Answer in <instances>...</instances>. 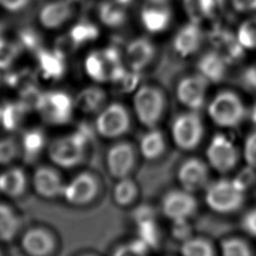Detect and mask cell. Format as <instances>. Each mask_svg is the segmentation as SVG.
I'll list each match as a JSON object with an SVG mask.
<instances>
[{
    "mask_svg": "<svg viewBox=\"0 0 256 256\" xmlns=\"http://www.w3.org/2000/svg\"><path fill=\"white\" fill-rule=\"evenodd\" d=\"M133 104L139 121L151 129L155 128L163 118L167 99L159 86L144 84L135 93Z\"/></svg>",
    "mask_w": 256,
    "mask_h": 256,
    "instance_id": "obj_1",
    "label": "cell"
},
{
    "mask_svg": "<svg viewBox=\"0 0 256 256\" xmlns=\"http://www.w3.org/2000/svg\"><path fill=\"white\" fill-rule=\"evenodd\" d=\"M245 200V190L233 179H220L206 187L205 201L217 213L228 214L240 209Z\"/></svg>",
    "mask_w": 256,
    "mask_h": 256,
    "instance_id": "obj_2",
    "label": "cell"
},
{
    "mask_svg": "<svg viewBox=\"0 0 256 256\" xmlns=\"http://www.w3.org/2000/svg\"><path fill=\"white\" fill-rule=\"evenodd\" d=\"M208 113L215 124L221 127H236L246 117V109L241 98L234 92H219L208 106Z\"/></svg>",
    "mask_w": 256,
    "mask_h": 256,
    "instance_id": "obj_3",
    "label": "cell"
},
{
    "mask_svg": "<svg viewBox=\"0 0 256 256\" xmlns=\"http://www.w3.org/2000/svg\"><path fill=\"white\" fill-rule=\"evenodd\" d=\"M50 160L62 168H73L81 164L86 155L85 140L76 131L70 135L57 138L48 148Z\"/></svg>",
    "mask_w": 256,
    "mask_h": 256,
    "instance_id": "obj_4",
    "label": "cell"
},
{
    "mask_svg": "<svg viewBox=\"0 0 256 256\" xmlns=\"http://www.w3.org/2000/svg\"><path fill=\"white\" fill-rule=\"evenodd\" d=\"M172 138L176 146L182 150H193L201 142L204 135V126L196 111L178 114L171 126Z\"/></svg>",
    "mask_w": 256,
    "mask_h": 256,
    "instance_id": "obj_5",
    "label": "cell"
},
{
    "mask_svg": "<svg viewBox=\"0 0 256 256\" xmlns=\"http://www.w3.org/2000/svg\"><path fill=\"white\" fill-rule=\"evenodd\" d=\"M131 127V118L127 108L120 103H112L103 108L96 119L95 128L105 138H117Z\"/></svg>",
    "mask_w": 256,
    "mask_h": 256,
    "instance_id": "obj_6",
    "label": "cell"
},
{
    "mask_svg": "<svg viewBox=\"0 0 256 256\" xmlns=\"http://www.w3.org/2000/svg\"><path fill=\"white\" fill-rule=\"evenodd\" d=\"M75 103L64 91H48L44 93L40 112L44 122L51 125H63L71 121Z\"/></svg>",
    "mask_w": 256,
    "mask_h": 256,
    "instance_id": "obj_7",
    "label": "cell"
},
{
    "mask_svg": "<svg viewBox=\"0 0 256 256\" xmlns=\"http://www.w3.org/2000/svg\"><path fill=\"white\" fill-rule=\"evenodd\" d=\"M207 160L210 166L220 172L231 171L237 164L239 152L231 140L223 134H216L212 137L207 150Z\"/></svg>",
    "mask_w": 256,
    "mask_h": 256,
    "instance_id": "obj_8",
    "label": "cell"
},
{
    "mask_svg": "<svg viewBox=\"0 0 256 256\" xmlns=\"http://www.w3.org/2000/svg\"><path fill=\"white\" fill-rule=\"evenodd\" d=\"M208 82L209 81L200 73L182 78L176 89L179 102L192 111H197L202 108L205 103Z\"/></svg>",
    "mask_w": 256,
    "mask_h": 256,
    "instance_id": "obj_9",
    "label": "cell"
},
{
    "mask_svg": "<svg viewBox=\"0 0 256 256\" xmlns=\"http://www.w3.org/2000/svg\"><path fill=\"white\" fill-rule=\"evenodd\" d=\"M99 191V182L90 172H81L68 184H65L63 195L73 205H85L95 199Z\"/></svg>",
    "mask_w": 256,
    "mask_h": 256,
    "instance_id": "obj_10",
    "label": "cell"
},
{
    "mask_svg": "<svg viewBox=\"0 0 256 256\" xmlns=\"http://www.w3.org/2000/svg\"><path fill=\"white\" fill-rule=\"evenodd\" d=\"M135 148L131 143L126 141L113 144L106 155L108 171L117 179L128 176L135 165Z\"/></svg>",
    "mask_w": 256,
    "mask_h": 256,
    "instance_id": "obj_11",
    "label": "cell"
},
{
    "mask_svg": "<svg viewBox=\"0 0 256 256\" xmlns=\"http://www.w3.org/2000/svg\"><path fill=\"white\" fill-rule=\"evenodd\" d=\"M197 209V201L191 192L184 189L168 192L162 200V211L172 221L186 220Z\"/></svg>",
    "mask_w": 256,
    "mask_h": 256,
    "instance_id": "obj_12",
    "label": "cell"
},
{
    "mask_svg": "<svg viewBox=\"0 0 256 256\" xmlns=\"http://www.w3.org/2000/svg\"><path fill=\"white\" fill-rule=\"evenodd\" d=\"M141 22L151 33H159L168 28L172 13L167 0H148L141 10Z\"/></svg>",
    "mask_w": 256,
    "mask_h": 256,
    "instance_id": "obj_13",
    "label": "cell"
},
{
    "mask_svg": "<svg viewBox=\"0 0 256 256\" xmlns=\"http://www.w3.org/2000/svg\"><path fill=\"white\" fill-rule=\"evenodd\" d=\"M209 37L214 50L221 55L227 64H233L242 59L244 47L231 31L225 28L214 27Z\"/></svg>",
    "mask_w": 256,
    "mask_h": 256,
    "instance_id": "obj_14",
    "label": "cell"
},
{
    "mask_svg": "<svg viewBox=\"0 0 256 256\" xmlns=\"http://www.w3.org/2000/svg\"><path fill=\"white\" fill-rule=\"evenodd\" d=\"M177 177L182 188L192 193L207 184L208 167L198 158H189L179 167Z\"/></svg>",
    "mask_w": 256,
    "mask_h": 256,
    "instance_id": "obj_15",
    "label": "cell"
},
{
    "mask_svg": "<svg viewBox=\"0 0 256 256\" xmlns=\"http://www.w3.org/2000/svg\"><path fill=\"white\" fill-rule=\"evenodd\" d=\"M156 55V48L152 41L139 37L130 41L125 50V61L130 70L140 72L148 67Z\"/></svg>",
    "mask_w": 256,
    "mask_h": 256,
    "instance_id": "obj_16",
    "label": "cell"
},
{
    "mask_svg": "<svg viewBox=\"0 0 256 256\" xmlns=\"http://www.w3.org/2000/svg\"><path fill=\"white\" fill-rule=\"evenodd\" d=\"M21 247L29 256H49L56 248V241L48 230L35 227L23 234Z\"/></svg>",
    "mask_w": 256,
    "mask_h": 256,
    "instance_id": "obj_17",
    "label": "cell"
},
{
    "mask_svg": "<svg viewBox=\"0 0 256 256\" xmlns=\"http://www.w3.org/2000/svg\"><path fill=\"white\" fill-rule=\"evenodd\" d=\"M33 186L38 195L51 199L63 195L65 184L54 168L40 166L34 172Z\"/></svg>",
    "mask_w": 256,
    "mask_h": 256,
    "instance_id": "obj_18",
    "label": "cell"
},
{
    "mask_svg": "<svg viewBox=\"0 0 256 256\" xmlns=\"http://www.w3.org/2000/svg\"><path fill=\"white\" fill-rule=\"evenodd\" d=\"M203 33L199 24L189 23L178 30L173 39V49L181 57H187L199 50Z\"/></svg>",
    "mask_w": 256,
    "mask_h": 256,
    "instance_id": "obj_19",
    "label": "cell"
},
{
    "mask_svg": "<svg viewBox=\"0 0 256 256\" xmlns=\"http://www.w3.org/2000/svg\"><path fill=\"white\" fill-rule=\"evenodd\" d=\"M74 14L72 2L68 0L51 1L44 5L39 13L40 23L49 29H55L66 23Z\"/></svg>",
    "mask_w": 256,
    "mask_h": 256,
    "instance_id": "obj_20",
    "label": "cell"
},
{
    "mask_svg": "<svg viewBox=\"0 0 256 256\" xmlns=\"http://www.w3.org/2000/svg\"><path fill=\"white\" fill-rule=\"evenodd\" d=\"M227 65L221 55L214 49L205 52L197 62L199 73L213 83L221 82L225 78Z\"/></svg>",
    "mask_w": 256,
    "mask_h": 256,
    "instance_id": "obj_21",
    "label": "cell"
},
{
    "mask_svg": "<svg viewBox=\"0 0 256 256\" xmlns=\"http://www.w3.org/2000/svg\"><path fill=\"white\" fill-rule=\"evenodd\" d=\"M46 144V135L41 128H31L22 134L21 152L26 163H34Z\"/></svg>",
    "mask_w": 256,
    "mask_h": 256,
    "instance_id": "obj_22",
    "label": "cell"
},
{
    "mask_svg": "<svg viewBox=\"0 0 256 256\" xmlns=\"http://www.w3.org/2000/svg\"><path fill=\"white\" fill-rule=\"evenodd\" d=\"M27 178L21 168L12 167L0 174V192L12 198L20 197L26 190Z\"/></svg>",
    "mask_w": 256,
    "mask_h": 256,
    "instance_id": "obj_23",
    "label": "cell"
},
{
    "mask_svg": "<svg viewBox=\"0 0 256 256\" xmlns=\"http://www.w3.org/2000/svg\"><path fill=\"white\" fill-rule=\"evenodd\" d=\"M35 57L40 70L47 78L60 79L64 76L66 71L65 59L56 52L49 51L43 47L35 54Z\"/></svg>",
    "mask_w": 256,
    "mask_h": 256,
    "instance_id": "obj_24",
    "label": "cell"
},
{
    "mask_svg": "<svg viewBox=\"0 0 256 256\" xmlns=\"http://www.w3.org/2000/svg\"><path fill=\"white\" fill-rule=\"evenodd\" d=\"M106 93L99 87H88L83 89L75 99V106L85 113H96L104 108Z\"/></svg>",
    "mask_w": 256,
    "mask_h": 256,
    "instance_id": "obj_25",
    "label": "cell"
},
{
    "mask_svg": "<svg viewBox=\"0 0 256 256\" xmlns=\"http://www.w3.org/2000/svg\"><path fill=\"white\" fill-rule=\"evenodd\" d=\"M142 156L147 160L159 158L166 149V141L163 133L155 128H151L142 135L139 144Z\"/></svg>",
    "mask_w": 256,
    "mask_h": 256,
    "instance_id": "obj_26",
    "label": "cell"
},
{
    "mask_svg": "<svg viewBox=\"0 0 256 256\" xmlns=\"http://www.w3.org/2000/svg\"><path fill=\"white\" fill-rule=\"evenodd\" d=\"M98 17L101 22L108 27H121L127 21L126 7L114 0L104 1L98 6Z\"/></svg>",
    "mask_w": 256,
    "mask_h": 256,
    "instance_id": "obj_27",
    "label": "cell"
},
{
    "mask_svg": "<svg viewBox=\"0 0 256 256\" xmlns=\"http://www.w3.org/2000/svg\"><path fill=\"white\" fill-rule=\"evenodd\" d=\"M26 113L28 112L19 100L5 102L1 105L0 123L6 131H15L21 125Z\"/></svg>",
    "mask_w": 256,
    "mask_h": 256,
    "instance_id": "obj_28",
    "label": "cell"
},
{
    "mask_svg": "<svg viewBox=\"0 0 256 256\" xmlns=\"http://www.w3.org/2000/svg\"><path fill=\"white\" fill-rule=\"evenodd\" d=\"M20 229V220L7 204L0 203V241L10 242Z\"/></svg>",
    "mask_w": 256,
    "mask_h": 256,
    "instance_id": "obj_29",
    "label": "cell"
},
{
    "mask_svg": "<svg viewBox=\"0 0 256 256\" xmlns=\"http://www.w3.org/2000/svg\"><path fill=\"white\" fill-rule=\"evenodd\" d=\"M183 5L191 22L196 24L211 18L218 7L216 0H183Z\"/></svg>",
    "mask_w": 256,
    "mask_h": 256,
    "instance_id": "obj_30",
    "label": "cell"
},
{
    "mask_svg": "<svg viewBox=\"0 0 256 256\" xmlns=\"http://www.w3.org/2000/svg\"><path fill=\"white\" fill-rule=\"evenodd\" d=\"M68 35L77 48H79L80 46L95 40L99 35V30L93 22L87 19H82L70 29Z\"/></svg>",
    "mask_w": 256,
    "mask_h": 256,
    "instance_id": "obj_31",
    "label": "cell"
},
{
    "mask_svg": "<svg viewBox=\"0 0 256 256\" xmlns=\"http://www.w3.org/2000/svg\"><path fill=\"white\" fill-rule=\"evenodd\" d=\"M180 252L182 256H215L212 243L203 237H190L183 241Z\"/></svg>",
    "mask_w": 256,
    "mask_h": 256,
    "instance_id": "obj_32",
    "label": "cell"
},
{
    "mask_svg": "<svg viewBox=\"0 0 256 256\" xmlns=\"http://www.w3.org/2000/svg\"><path fill=\"white\" fill-rule=\"evenodd\" d=\"M138 194L136 183L128 176L119 179L113 190V198L120 206L131 204Z\"/></svg>",
    "mask_w": 256,
    "mask_h": 256,
    "instance_id": "obj_33",
    "label": "cell"
},
{
    "mask_svg": "<svg viewBox=\"0 0 256 256\" xmlns=\"http://www.w3.org/2000/svg\"><path fill=\"white\" fill-rule=\"evenodd\" d=\"M17 42L23 50L34 53V55L43 48L41 34L31 26H23L17 31Z\"/></svg>",
    "mask_w": 256,
    "mask_h": 256,
    "instance_id": "obj_34",
    "label": "cell"
},
{
    "mask_svg": "<svg viewBox=\"0 0 256 256\" xmlns=\"http://www.w3.org/2000/svg\"><path fill=\"white\" fill-rule=\"evenodd\" d=\"M2 82L12 88H18L20 91L28 86L36 84V76L32 70L23 68L16 71L7 72L2 77Z\"/></svg>",
    "mask_w": 256,
    "mask_h": 256,
    "instance_id": "obj_35",
    "label": "cell"
},
{
    "mask_svg": "<svg viewBox=\"0 0 256 256\" xmlns=\"http://www.w3.org/2000/svg\"><path fill=\"white\" fill-rule=\"evenodd\" d=\"M44 93L45 92H42L36 86V84L28 86L20 91L19 102L23 105L27 112H31L34 110L39 111L43 103Z\"/></svg>",
    "mask_w": 256,
    "mask_h": 256,
    "instance_id": "obj_36",
    "label": "cell"
},
{
    "mask_svg": "<svg viewBox=\"0 0 256 256\" xmlns=\"http://www.w3.org/2000/svg\"><path fill=\"white\" fill-rule=\"evenodd\" d=\"M22 52L23 49L17 41L11 42L3 37L0 38V69L10 68Z\"/></svg>",
    "mask_w": 256,
    "mask_h": 256,
    "instance_id": "obj_37",
    "label": "cell"
},
{
    "mask_svg": "<svg viewBox=\"0 0 256 256\" xmlns=\"http://www.w3.org/2000/svg\"><path fill=\"white\" fill-rule=\"evenodd\" d=\"M220 249L222 256H252L248 243L237 237L224 239L221 242Z\"/></svg>",
    "mask_w": 256,
    "mask_h": 256,
    "instance_id": "obj_38",
    "label": "cell"
},
{
    "mask_svg": "<svg viewBox=\"0 0 256 256\" xmlns=\"http://www.w3.org/2000/svg\"><path fill=\"white\" fill-rule=\"evenodd\" d=\"M237 38L244 48H256V15L240 25Z\"/></svg>",
    "mask_w": 256,
    "mask_h": 256,
    "instance_id": "obj_39",
    "label": "cell"
},
{
    "mask_svg": "<svg viewBox=\"0 0 256 256\" xmlns=\"http://www.w3.org/2000/svg\"><path fill=\"white\" fill-rule=\"evenodd\" d=\"M21 153V145L13 137L0 139V165L13 162Z\"/></svg>",
    "mask_w": 256,
    "mask_h": 256,
    "instance_id": "obj_40",
    "label": "cell"
},
{
    "mask_svg": "<svg viewBox=\"0 0 256 256\" xmlns=\"http://www.w3.org/2000/svg\"><path fill=\"white\" fill-rule=\"evenodd\" d=\"M139 235L140 239L145 242L148 247L157 245L158 243V229L151 219L139 222Z\"/></svg>",
    "mask_w": 256,
    "mask_h": 256,
    "instance_id": "obj_41",
    "label": "cell"
},
{
    "mask_svg": "<svg viewBox=\"0 0 256 256\" xmlns=\"http://www.w3.org/2000/svg\"><path fill=\"white\" fill-rule=\"evenodd\" d=\"M140 72L137 71H126V73L115 83H113L116 89L121 93H128L131 92L133 89L136 88L140 81Z\"/></svg>",
    "mask_w": 256,
    "mask_h": 256,
    "instance_id": "obj_42",
    "label": "cell"
},
{
    "mask_svg": "<svg viewBox=\"0 0 256 256\" xmlns=\"http://www.w3.org/2000/svg\"><path fill=\"white\" fill-rule=\"evenodd\" d=\"M147 248V244L140 239L118 247L113 253V256H145Z\"/></svg>",
    "mask_w": 256,
    "mask_h": 256,
    "instance_id": "obj_43",
    "label": "cell"
},
{
    "mask_svg": "<svg viewBox=\"0 0 256 256\" xmlns=\"http://www.w3.org/2000/svg\"><path fill=\"white\" fill-rule=\"evenodd\" d=\"M243 154L247 165L256 169V130L246 138Z\"/></svg>",
    "mask_w": 256,
    "mask_h": 256,
    "instance_id": "obj_44",
    "label": "cell"
},
{
    "mask_svg": "<svg viewBox=\"0 0 256 256\" xmlns=\"http://www.w3.org/2000/svg\"><path fill=\"white\" fill-rule=\"evenodd\" d=\"M76 49H77V46L74 44V42L71 40V38L67 34L64 36H60L56 39L53 51L65 59L69 54L73 53Z\"/></svg>",
    "mask_w": 256,
    "mask_h": 256,
    "instance_id": "obj_45",
    "label": "cell"
},
{
    "mask_svg": "<svg viewBox=\"0 0 256 256\" xmlns=\"http://www.w3.org/2000/svg\"><path fill=\"white\" fill-rule=\"evenodd\" d=\"M241 86L249 91L256 92V67H248L239 76Z\"/></svg>",
    "mask_w": 256,
    "mask_h": 256,
    "instance_id": "obj_46",
    "label": "cell"
},
{
    "mask_svg": "<svg viewBox=\"0 0 256 256\" xmlns=\"http://www.w3.org/2000/svg\"><path fill=\"white\" fill-rule=\"evenodd\" d=\"M242 228L249 235L256 237V208L248 211L242 218Z\"/></svg>",
    "mask_w": 256,
    "mask_h": 256,
    "instance_id": "obj_47",
    "label": "cell"
},
{
    "mask_svg": "<svg viewBox=\"0 0 256 256\" xmlns=\"http://www.w3.org/2000/svg\"><path fill=\"white\" fill-rule=\"evenodd\" d=\"M255 170L256 169L249 166L248 168L241 171L240 174L237 176V178H235L234 180L246 191V189L254 182Z\"/></svg>",
    "mask_w": 256,
    "mask_h": 256,
    "instance_id": "obj_48",
    "label": "cell"
},
{
    "mask_svg": "<svg viewBox=\"0 0 256 256\" xmlns=\"http://www.w3.org/2000/svg\"><path fill=\"white\" fill-rule=\"evenodd\" d=\"M190 226L186 220H177L173 221V233L177 237V239H182L185 241L190 238Z\"/></svg>",
    "mask_w": 256,
    "mask_h": 256,
    "instance_id": "obj_49",
    "label": "cell"
},
{
    "mask_svg": "<svg viewBox=\"0 0 256 256\" xmlns=\"http://www.w3.org/2000/svg\"><path fill=\"white\" fill-rule=\"evenodd\" d=\"M31 0H0V5L11 12H19L25 9Z\"/></svg>",
    "mask_w": 256,
    "mask_h": 256,
    "instance_id": "obj_50",
    "label": "cell"
},
{
    "mask_svg": "<svg viewBox=\"0 0 256 256\" xmlns=\"http://www.w3.org/2000/svg\"><path fill=\"white\" fill-rule=\"evenodd\" d=\"M232 6L237 12L256 10V0H232Z\"/></svg>",
    "mask_w": 256,
    "mask_h": 256,
    "instance_id": "obj_51",
    "label": "cell"
},
{
    "mask_svg": "<svg viewBox=\"0 0 256 256\" xmlns=\"http://www.w3.org/2000/svg\"><path fill=\"white\" fill-rule=\"evenodd\" d=\"M247 117H249L250 120L256 125V103L251 107L250 111H248Z\"/></svg>",
    "mask_w": 256,
    "mask_h": 256,
    "instance_id": "obj_52",
    "label": "cell"
},
{
    "mask_svg": "<svg viewBox=\"0 0 256 256\" xmlns=\"http://www.w3.org/2000/svg\"><path fill=\"white\" fill-rule=\"evenodd\" d=\"M7 27H8L7 22L0 20V38H2V37H3V33L6 31Z\"/></svg>",
    "mask_w": 256,
    "mask_h": 256,
    "instance_id": "obj_53",
    "label": "cell"
},
{
    "mask_svg": "<svg viewBox=\"0 0 256 256\" xmlns=\"http://www.w3.org/2000/svg\"><path fill=\"white\" fill-rule=\"evenodd\" d=\"M114 1L117 2V3H119L120 5H122V6H124V7H127V6H129V5L132 3L133 0H114Z\"/></svg>",
    "mask_w": 256,
    "mask_h": 256,
    "instance_id": "obj_54",
    "label": "cell"
},
{
    "mask_svg": "<svg viewBox=\"0 0 256 256\" xmlns=\"http://www.w3.org/2000/svg\"><path fill=\"white\" fill-rule=\"evenodd\" d=\"M82 256H96V255H93V254H85V255H82Z\"/></svg>",
    "mask_w": 256,
    "mask_h": 256,
    "instance_id": "obj_55",
    "label": "cell"
},
{
    "mask_svg": "<svg viewBox=\"0 0 256 256\" xmlns=\"http://www.w3.org/2000/svg\"><path fill=\"white\" fill-rule=\"evenodd\" d=\"M0 119H1V106H0Z\"/></svg>",
    "mask_w": 256,
    "mask_h": 256,
    "instance_id": "obj_56",
    "label": "cell"
},
{
    "mask_svg": "<svg viewBox=\"0 0 256 256\" xmlns=\"http://www.w3.org/2000/svg\"><path fill=\"white\" fill-rule=\"evenodd\" d=\"M2 82V78H1V76H0V83Z\"/></svg>",
    "mask_w": 256,
    "mask_h": 256,
    "instance_id": "obj_57",
    "label": "cell"
},
{
    "mask_svg": "<svg viewBox=\"0 0 256 256\" xmlns=\"http://www.w3.org/2000/svg\"><path fill=\"white\" fill-rule=\"evenodd\" d=\"M0 256H3V255H2V252H1V250H0Z\"/></svg>",
    "mask_w": 256,
    "mask_h": 256,
    "instance_id": "obj_58",
    "label": "cell"
}]
</instances>
